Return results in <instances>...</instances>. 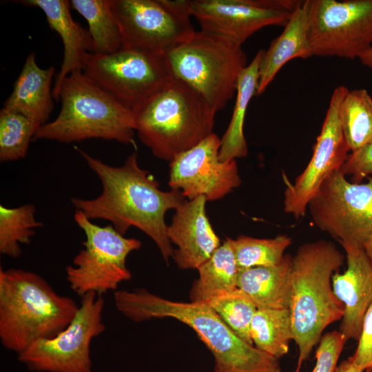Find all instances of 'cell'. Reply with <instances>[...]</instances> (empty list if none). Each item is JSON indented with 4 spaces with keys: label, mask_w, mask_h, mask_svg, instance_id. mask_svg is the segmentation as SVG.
Wrapping results in <instances>:
<instances>
[{
    "label": "cell",
    "mask_w": 372,
    "mask_h": 372,
    "mask_svg": "<svg viewBox=\"0 0 372 372\" xmlns=\"http://www.w3.org/2000/svg\"><path fill=\"white\" fill-rule=\"evenodd\" d=\"M358 345L351 358L362 370L372 371V304L364 316Z\"/></svg>",
    "instance_id": "34"
},
{
    "label": "cell",
    "mask_w": 372,
    "mask_h": 372,
    "mask_svg": "<svg viewBox=\"0 0 372 372\" xmlns=\"http://www.w3.org/2000/svg\"><path fill=\"white\" fill-rule=\"evenodd\" d=\"M280 372H281V371H280Z\"/></svg>",
    "instance_id": "39"
},
{
    "label": "cell",
    "mask_w": 372,
    "mask_h": 372,
    "mask_svg": "<svg viewBox=\"0 0 372 372\" xmlns=\"http://www.w3.org/2000/svg\"><path fill=\"white\" fill-rule=\"evenodd\" d=\"M83 72L132 109L172 77L164 55L125 47L111 54L90 53Z\"/></svg>",
    "instance_id": "13"
},
{
    "label": "cell",
    "mask_w": 372,
    "mask_h": 372,
    "mask_svg": "<svg viewBox=\"0 0 372 372\" xmlns=\"http://www.w3.org/2000/svg\"><path fill=\"white\" fill-rule=\"evenodd\" d=\"M291 243V239L287 235H278L272 238L240 235L233 239L239 269L279 265L284 260L285 251Z\"/></svg>",
    "instance_id": "29"
},
{
    "label": "cell",
    "mask_w": 372,
    "mask_h": 372,
    "mask_svg": "<svg viewBox=\"0 0 372 372\" xmlns=\"http://www.w3.org/2000/svg\"><path fill=\"white\" fill-rule=\"evenodd\" d=\"M348 90L344 85L334 89L311 158L304 170L285 190L284 211L296 218L304 216L310 200L323 182L341 169L349 155L340 118V105Z\"/></svg>",
    "instance_id": "15"
},
{
    "label": "cell",
    "mask_w": 372,
    "mask_h": 372,
    "mask_svg": "<svg viewBox=\"0 0 372 372\" xmlns=\"http://www.w3.org/2000/svg\"><path fill=\"white\" fill-rule=\"evenodd\" d=\"M308 3L300 1L282 33L265 52L256 95L262 94L280 69L293 59L312 56L308 38Z\"/></svg>",
    "instance_id": "21"
},
{
    "label": "cell",
    "mask_w": 372,
    "mask_h": 372,
    "mask_svg": "<svg viewBox=\"0 0 372 372\" xmlns=\"http://www.w3.org/2000/svg\"><path fill=\"white\" fill-rule=\"evenodd\" d=\"M344 260L338 247L324 240L300 246L291 256L289 309L298 349L295 372H300L324 330L343 316L344 306L334 294L331 280Z\"/></svg>",
    "instance_id": "3"
},
{
    "label": "cell",
    "mask_w": 372,
    "mask_h": 372,
    "mask_svg": "<svg viewBox=\"0 0 372 372\" xmlns=\"http://www.w3.org/2000/svg\"><path fill=\"white\" fill-rule=\"evenodd\" d=\"M19 3L41 10L49 27L58 33L63 45V57L52 88L53 98L59 101L63 80L71 73L83 71L87 56L93 53V42L88 30L75 21L67 0H23Z\"/></svg>",
    "instance_id": "19"
},
{
    "label": "cell",
    "mask_w": 372,
    "mask_h": 372,
    "mask_svg": "<svg viewBox=\"0 0 372 372\" xmlns=\"http://www.w3.org/2000/svg\"><path fill=\"white\" fill-rule=\"evenodd\" d=\"M307 209L320 230L340 243L362 247L372 234V177L355 183L338 170L323 182Z\"/></svg>",
    "instance_id": "12"
},
{
    "label": "cell",
    "mask_w": 372,
    "mask_h": 372,
    "mask_svg": "<svg viewBox=\"0 0 372 372\" xmlns=\"http://www.w3.org/2000/svg\"><path fill=\"white\" fill-rule=\"evenodd\" d=\"M296 0H191L190 14L200 30L238 45L269 25H284L299 3Z\"/></svg>",
    "instance_id": "14"
},
{
    "label": "cell",
    "mask_w": 372,
    "mask_h": 372,
    "mask_svg": "<svg viewBox=\"0 0 372 372\" xmlns=\"http://www.w3.org/2000/svg\"><path fill=\"white\" fill-rule=\"evenodd\" d=\"M335 372H364V371L355 364L350 356L337 366Z\"/></svg>",
    "instance_id": "35"
},
{
    "label": "cell",
    "mask_w": 372,
    "mask_h": 372,
    "mask_svg": "<svg viewBox=\"0 0 372 372\" xmlns=\"http://www.w3.org/2000/svg\"><path fill=\"white\" fill-rule=\"evenodd\" d=\"M199 277L190 291L192 302H203L237 289L239 268L233 239L227 238L211 256L198 269Z\"/></svg>",
    "instance_id": "24"
},
{
    "label": "cell",
    "mask_w": 372,
    "mask_h": 372,
    "mask_svg": "<svg viewBox=\"0 0 372 372\" xmlns=\"http://www.w3.org/2000/svg\"><path fill=\"white\" fill-rule=\"evenodd\" d=\"M123 46L165 55L195 32L190 0H111Z\"/></svg>",
    "instance_id": "9"
},
{
    "label": "cell",
    "mask_w": 372,
    "mask_h": 372,
    "mask_svg": "<svg viewBox=\"0 0 372 372\" xmlns=\"http://www.w3.org/2000/svg\"><path fill=\"white\" fill-rule=\"evenodd\" d=\"M340 118L351 152L372 140V98L367 90H348L340 105Z\"/></svg>",
    "instance_id": "27"
},
{
    "label": "cell",
    "mask_w": 372,
    "mask_h": 372,
    "mask_svg": "<svg viewBox=\"0 0 372 372\" xmlns=\"http://www.w3.org/2000/svg\"><path fill=\"white\" fill-rule=\"evenodd\" d=\"M347 260L344 273L332 276L334 294L344 306L339 331L346 341L358 340L362 322L372 304V260L362 246L342 242Z\"/></svg>",
    "instance_id": "18"
},
{
    "label": "cell",
    "mask_w": 372,
    "mask_h": 372,
    "mask_svg": "<svg viewBox=\"0 0 372 372\" xmlns=\"http://www.w3.org/2000/svg\"><path fill=\"white\" fill-rule=\"evenodd\" d=\"M312 56L353 59L372 47V0H307Z\"/></svg>",
    "instance_id": "11"
},
{
    "label": "cell",
    "mask_w": 372,
    "mask_h": 372,
    "mask_svg": "<svg viewBox=\"0 0 372 372\" xmlns=\"http://www.w3.org/2000/svg\"><path fill=\"white\" fill-rule=\"evenodd\" d=\"M116 308L134 322L172 318L191 327L211 352L214 372H280L276 359L240 338L206 302H174L146 289L114 292Z\"/></svg>",
    "instance_id": "2"
},
{
    "label": "cell",
    "mask_w": 372,
    "mask_h": 372,
    "mask_svg": "<svg viewBox=\"0 0 372 372\" xmlns=\"http://www.w3.org/2000/svg\"><path fill=\"white\" fill-rule=\"evenodd\" d=\"M54 73L53 65L40 68L35 52L30 53L3 108L25 116L39 127L48 123L54 109L52 82Z\"/></svg>",
    "instance_id": "20"
},
{
    "label": "cell",
    "mask_w": 372,
    "mask_h": 372,
    "mask_svg": "<svg viewBox=\"0 0 372 372\" xmlns=\"http://www.w3.org/2000/svg\"><path fill=\"white\" fill-rule=\"evenodd\" d=\"M71 8L87 21L94 54H107L123 46L120 29L113 13L111 0H72Z\"/></svg>",
    "instance_id": "26"
},
{
    "label": "cell",
    "mask_w": 372,
    "mask_h": 372,
    "mask_svg": "<svg viewBox=\"0 0 372 372\" xmlns=\"http://www.w3.org/2000/svg\"><path fill=\"white\" fill-rule=\"evenodd\" d=\"M164 56L172 76L197 91L216 112L236 93L239 74L247 65L241 45L202 30Z\"/></svg>",
    "instance_id": "7"
},
{
    "label": "cell",
    "mask_w": 372,
    "mask_h": 372,
    "mask_svg": "<svg viewBox=\"0 0 372 372\" xmlns=\"http://www.w3.org/2000/svg\"><path fill=\"white\" fill-rule=\"evenodd\" d=\"M264 52L265 50H260L239 74L231 118L220 138L219 158L221 161L236 160L247 155L243 125L248 105L257 93L259 69Z\"/></svg>",
    "instance_id": "23"
},
{
    "label": "cell",
    "mask_w": 372,
    "mask_h": 372,
    "mask_svg": "<svg viewBox=\"0 0 372 372\" xmlns=\"http://www.w3.org/2000/svg\"><path fill=\"white\" fill-rule=\"evenodd\" d=\"M35 206L25 204L17 207L0 205V253L12 258L22 253L21 245L30 244L34 229L43 225L35 218Z\"/></svg>",
    "instance_id": "28"
},
{
    "label": "cell",
    "mask_w": 372,
    "mask_h": 372,
    "mask_svg": "<svg viewBox=\"0 0 372 372\" xmlns=\"http://www.w3.org/2000/svg\"><path fill=\"white\" fill-rule=\"evenodd\" d=\"M362 247L366 255L372 260V234L365 241Z\"/></svg>",
    "instance_id": "37"
},
{
    "label": "cell",
    "mask_w": 372,
    "mask_h": 372,
    "mask_svg": "<svg viewBox=\"0 0 372 372\" xmlns=\"http://www.w3.org/2000/svg\"><path fill=\"white\" fill-rule=\"evenodd\" d=\"M207 202L204 196L185 199L167 227L168 238L177 247L172 258L180 269H197L221 245L206 214Z\"/></svg>",
    "instance_id": "17"
},
{
    "label": "cell",
    "mask_w": 372,
    "mask_h": 372,
    "mask_svg": "<svg viewBox=\"0 0 372 372\" xmlns=\"http://www.w3.org/2000/svg\"><path fill=\"white\" fill-rule=\"evenodd\" d=\"M291 256L272 267L240 269L237 287L258 309H289L291 299L290 264Z\"/></svg>",
    "instance_id": "22"
},
{
    "label": "cell",
    "mask_w": 372,
    "mask_h": 372,
    "mask_svg": "<svg viewBox=\"0 0 372 372\" xmlns=\"http://www.w3.org/2000/svg\"><path fill=\"white\" fill-rule=\"evenodd\" d=\"M132 111L139 139L155 157L168 162L214 133L216 111L173 76Z\"/></svg>",
    "instance_id": "5"
},
{
    "label": "cell",
    "mask_w": 372,
    "mask_h": 372,
    "mask_svg": "<svg viewBox=\"0 0 372 372\" xmlns=\"http://www.w3.org/2000/svg\"><path fill=\"white\" fill-rule=\"evenodd\" d=\"M79 305L56 292L39 274L0 269V340L17 355L41 339L50 338L72 321Z\"/></svg>",
    "instance_id": "4"
},
{
    "label": "cell",
    "mask_w": 372,
    "mask_h": 372,
    "mask_svg": "<svg viewBox=\"0 0 372 372\" xmlns=\"http://www.w3.org/2000/svg\"><path fill=\"white\" fill-rule=\"evenodd\" d=\"M358 59L364 65L372 68V47L363 52Z\"/></svg>",
    "instance_id": "36"
},
{
    "label": "cell",
    "mask_w": 372,
    "mask_h": 372,
    "mask_svg": "<svg viewBox=\"0 0 372 372\" xmlns=\"http://www.w3.org/2000/svg\"><path fill=\"white\" fill-rule=\"evenodd\" d=\"M102 295L81 297L76 315L55 336L41 339L18 355L30 370L38 372H93L90 347L93 339L105 331Z\"/></svg>",
    "instance_id": "10"
},
{
    "label": "cell",
    "mask_w": 372,
    "mask_h": 372,
    "mask_svg": "<svg viewBox=\"0 0 372 372\" xmlns=\"http://www.w3.org/2000/svg\"><path fill=\"white\" fill-rule=\"evenodd\" d=\"M366 371V372H371V371H370V370H366V371Z\"/></svg>",
    "instance_id": "38"
},
{
    "label": "cell",
    "mask_w": 372,
    "mask_h": 372,
    "mask_svg": "<svg viewBox=\"0 0 372 372\" xmlns=\"http://www.w3.org/2000/svg\"><path fill=\"white\" fill-rule=\"evenodd\" d=\"M74 220L85 238L83 248L65 268L70 289L80 297L116 291L119 284L131 279L126 260L131 252L141 248V242L125 237L110 224L101 227L93 223L79 210Z\"/></svg>",
    "instance_id": "8"
},
{
    "label": "cell",
    "mask_w": 372,
    "mask_h": 372,
    "mask_svg": "<svg viewBox=\"0 0 372 372\" xmlns=\"http://www.w3.org/2000/svg\"><path fill=\"white\" fill-rule=\"evenodd\" d=\"M59 100V114L38 129L33 141L45 139L69 143L101 138L123 144L134 143L132 109L83 71L74 72L63 80Z\"/></svg>",
    "instance_id": "6"
},
{
    "label": "cell",
    "mask_w": 372,
    "mask_h": 372,
    "mask_svg": "<svg viewBox=\"0 0 372 372\" xmlns=\"http://www.w3.org/2000/svg\"><path fill=\"white\" fill-rule=\"evenodd\" d=\"M254 345L262 352L279 359L289 351L293 333L289 309H258L251 324Z\"/></svg>",
    "instance_id": "25"
},
{
    "label": "cell",
    "mask_w": 372,
    "mask_h": 372,
    "mask_svg": "<svg viewBox=\"0 0 372 372\" xmlns=\"http://www.w3.org/2000/svg\"><path fill=\"white\" fill-rule=\"evenodd\" d=\"M347 342L339 331L326 333L316 351V364L311 372H335L339 357Z\"/></svg>",
    "instance_id": "32"
},
{
    "label": "cell",
    "mask_w": 372,
    "mask_h": 372,
    "mask_svg": "<svg viewBox=\"0 0 372 372\" xmlns=\"http://www.w3.org/2000/svg\"><path fill=\"white\" fill-rule=\"evenodd\" d=\"M220 138L212 133L169 163L168 184L187 200H219L241 184L236 160L221 161Z\"/></svg>",
    "instance_id": "16"
},
{
    "label": "cell",
    "mask_w": 372,
    "mask_h": 372,
    "mask_svg": "<svg viewBox=\"0 0 372 372\" xmlns=\"http://www.w3.org/2000/svg\"><path fill=\"white\" fill-rule=\"evenodd\" d=\"M203 302H206L240 338L254 345L250 329L258 308L245 293L237 288Z\"/></svg>",
    "instance_id": "30"
},
{
    "label": "cell",
    "mask_w": 372,
    "mask_h": 372,
    "mask_svg": "<svg viewBox=\"0 0 372 372\" xmlns=\"http://www.w3.org/2000/svg\"><path fill=\"white\" fill-rule=\"evenodd\" d=\"M75 149L102 185L101 193L94 198H72L76 210L90 220H107L122 235L130 227L138 229L154 242L167 262L174 249L167 236L165 215L186 199L181 192L161 189L154 177L140 167L136 152L131 154L123 165L115 167Z\"/></svg>",
    "instance_id": "1"
},
{
    "label": "cell",
    "mask_w": 372,
    "mask_h": 372,
    "mask_svg": "<svg viewBox=\"0 0 372 372\" xmlns=\"http://www.w3.org/2000/svg\"><path fill=\"white\" fill-rule=\"evenodd\" d=\"M340 171L355 183L372 177V140L349 154Z\"/></svg>",
    "instance_id": "33"
},
{
    "label": "cell",
    "mask_w": 372,
    "mask_h": 372,
    "mask_svg": "<svg viewBox=\"0 0 372 372\" xmlns=\"http://www.w3.org/2000/svg\"><path fill=\"white\" fill-rule=\"evenodd\" d=\"M40 127L25 116L0 110V161L8 162L25 158L31 141Z\"/></svg>",
    "instance_id": "31"
}]
</instances>
